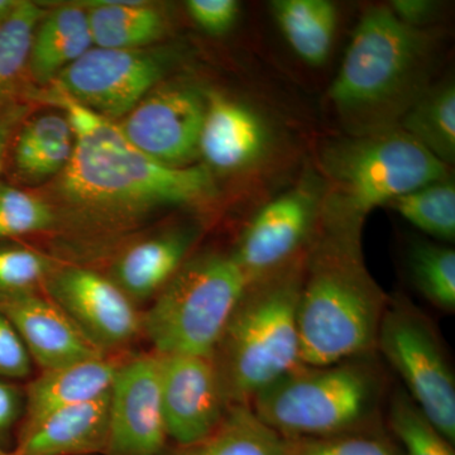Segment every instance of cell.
<instances>
[{
	"mask_svg": "<svg viewBox=\"0 0 455 455\" xmlns=\"http://www.w3.org/2000/svg\"><path fill=\"white\" fill-rule=\"evenodd\" d=\"M110 391L103 396L22 423L12 455L106 454Z\"/></svg>",
	"mask_w": 455,
	"mask_h": 455,
	"instance_id": "2e32d148",
	"label": "cell"
},
{
	"mask_svg": "<svg viewBox=\"0 0 455 455\" xmlns=\"http://www.w3.org/2000/svg\"><path fill=\"white\" fill-rule=\"evenodd\" d=\"M164 71L163 60L147 51L94 46L57 75L56 92L113 121L151 92Z\"/></svg>",
	"mask_w": 455,
	"mask_h": 455,
	"instance_id": "9c48e42d",
	"label": "cell"
},
{
	"mask_svg": "<svg viewBox=\"0 0 455 455\" xmlns=\"http://www.w3.org/2000/svg\"><path fill=\"white\" fill-rule=\"evenodd\" d=\"M55 223V212L50 204L0 181V242L44 232Z\"/></svg>",
	"mask_w": 455,
	"mask_h": 455,
	"instance_id": "4dcf8cb0",
	"label": "cell"
},
{
	"mask_svg": "<svg viewBox=\"0 0 455 455\" xmlns=\"http://www.w3.org/2000/svg\"><path fill=\"white\" fill-rule=\"evenodd\" d=\"M397 127L443 164L455 160V88L453 84L429 88L407 109Z\"/></svg>",
	"mask_w": 455,
	"mask_h": 455,
	"instance_id": "d4e9b609",
	"label": "cell"
},
{
	"mask_svg": "<svg viewBox=\"0 0 455 455\" xmlns=\"http://www.w3.org/2000/svg\"><path fill=\"white\" fill-rule=\"evenodd\" d=\"M0 455H12L9 453V451H3V449H0Z\"/></svg>",
	"mask_w": 455,
	"mask_h": 455,
	"instance_id": "f35d334b",
	"label": "cell"
},
{
	"mask_svg": "<svg viewBox=\"0 0 455 455\" xmlns=\"http://www.w3.org/2000/svg\"><path fill=\"white\" fill-rule=\"evenodd\" d=\"M12 147L20 178L41 181L65 169L73 154V130L66 116L44 114L22 124Z\"/></svg>",
	"mask_w": 455,
	"mask_h": 455,
	"instance_id": "603a6c76",
	"label": "cell"
},
{
	"mask_svg": "<svg viewBox=\"0 0 455 455\" xmlns=\"http://www.w3.org/2000/svg\"><path fill=\"white\" fill-rule=\"evenodd\" d=\"M313 184L300 185L263 206L245 228L233 259L248 283L267 276L302 254L319 214Z\"/></svg>",
	"mask_w": 455,
	"mask_h": 455,
	"instance_id": "4fadbf2b",
	"label": "cell"
},
{
	"mask_svg": "<svg viewBox=\"0 0 455 455\" xmlns=\"http://www.w3.org/2000/svg\"><path fill=\"white\" fill-rule=\"evenodd\" d=\"M163 355L122 362L110 390L109 435L104 455H164L166 424L161 400Z\"/></svg>",
	"mask_w": 455,
	"mask_h": 455,
	"instance_id": "8fae6325",
	"label": "cell"
},
{
	"mask_svg": "<svg viewBox=\"0 0 455 455\" xmlns=\"http://www.w3.org/2000/svg\"><path fill=\"white\" fill-rule=\"evenodd\" d=\"M433 42L390 7L367 9L353 33L329 100L352 136L397 127L429 89Z\"/></svg>",
	"mask_w": 455,
	"mask_h": 455,
	"instance_id": "7a4b0ae2",
	"label": "cell"
},
{
	"mask_svg": "<svg viewBox=\"0 0 455 455\" xmlns=\"http://www.w3.org/2000/svg\"><path fill=\"white\" fill-rule=\"evenodd\" d=\"M436 5L429 0H395L390 5L392 13L405 25L420 28L430 20Z\"/></svg>",
	"mask_w": 455,
	"mask_h": 455,
	"instance_id": "8d00e7d4",
	"label": "cell"
},
{
	"mask_svg": "<svg viewBox=\"0 0 455 455\" xmlns=\"http://www.w3.org/2000/svg\"><path fill=\"white\" fill-rule=\"evenodd\" d=\"M55 263L33 248L0 242V302L40 293Z\"/></svg>",
	"mask_w": 455,
	"mask_h": 455,
	"instance_id": "f546056e",
	"label": "cell"
},
{
	"mask_svg": "<svg viewBox=\"0 0 455 455\" xmlns=\"http://www.w3.org/2000/svg\"><path fill=\"white\" fill-rule=\"evenodd\" d=\"M305 253L248 283L212 359L228 405H251L263 388L301 366L298 307Z\"/></svg>",
	"mask_w": 455,
	"mask_h": 455,
	"instance_id": "5b68a950",
	"label": "cell"
},
{
	"mask_svg": "<svg viewBox=\"0 0 455 455\" xmlns=\"http://www.w3.org/2000/svg\"><path fill=\"white\" fill-rule=\"evenodd\" d=\"M26 113L27 108L16 101L0 107V172L4 169L14 136L23 124Z\"/></svg>",
	"mask_w": 455,
	"mask_h": 455,
	"instance_id": "d590c367",
	"label": "cell"
},
{
	"mask_svg": "<svg viewBox=\"0 0 455 455\" xmlns=\"http://www.w3.org/2000/svg\"><path fill=\"white\" fill-rule=\"evenodd\" d=\"M46 12L33 2L20 0L13 13L0 25V107L13 103L23 73L28 68L33 36Z\"/></svg>",
	"mask_w": 455,
	"mask_h": 455,
	"instance_id": "484cf974",
	"label": "cell"
},
{
	"mask_svg": "<svg viewBox=\"0 0 455 455\" xmlns=\"http://www.w3.org/2000/svg\"><path fill=\"white\" fill-rule=\"evenodd\" d=\"M372 355L301 366L254 396L251 407L283 438H326L376 427L385 379Z\"/></svg>",
	"mask_w": 455,
	"mask_h": 455,
	"instance_id": "8992f818",
	"label": "cell"
},
{
	"mask_svg": "<svg viewBox=\"0 0 455 455\" xmlns=\"http://www.w3.org/2000/svg\"><path fill=\"white\" fill-rule=\"evenodd\" d=\"M194 238L176 230L139 242L116 259L109 278L136 305L156 298L184 265Z\"/></svg>",
	"mask_w": 455,
	"mask_h": 455,
	"instance_id": "d6986e66",
	"label": "cell"
},
{
	"mask_svg": "<svg viewBox=\"0 0 455 455\" xmlns=\"http://www.w3.org/2000/svg\"><path fill=\"white\" fill-rule=\"evenodd\" d=\"M281 32L307 65L324 64L331 55L338 12L328 0H276L271 5Z\"/></svg>",
	"mask_w": 455,
	"mask_h": 455,
	"instance_id": "cb8c5ba5",
	"label": "cell"
},
{
	"mask_svg": "<svg viewBox=\"0 0 455 455\" xmlns=\"http://www.w3.org/2000/svg\"><path fill=\"white\" fill-rule=\"evenodd\" d=\"M92 44L88 13L80 5H64L46 13L33 36L28 68L40 84L52 82Z\"/></svg>",
	"mask_w": 455,
	"mask_h": 455,
	"instance_id": "ffe728a7",
	"label": "cell"
},
{
	"mask_svg": "<svg viewBox=\"0 0 455 455\" xmlns=\"http://www.w3.org/2000/svg\"><path fill=\"white\" fill-rule=\"evenodd\" d=\"M247 286L232 254L187 259L143 314V333L161 355L212 357Z\"/></svg>",
	"mask_w": 455,
	"mask_h": 455,
	"instance_id": "52a82bcc",
	"label": "cell"
},
{
	"mask_svg": "<svg viewBox=\"0 0 455 455\" xmlns=\"http://www.w3.org/2000/svg\"><path fill=\"white\" fill-rule=\"evenodd\" d=\"M25 395L14 383L0 381V449L8 451L5 444L9 434L25 410Z\"/></svg>",
	"mask_w": 455,
	"mask_h": 455,
	"instance_id": "e575fe53",
	"label": "cell"
},
{
	"mask_svg": "<svg viewBox=\"0 0 455 455\" xmlns=\"http://www.w3.org/2000/svg\"><path fill=\"white\" fill-rule=\"evenodd\" d=\"M267 140L265 123L252 109L217 92L206 98L199 154L212 169L251 166L265 154Z\"/></svg>",
	"mask_w": 455,
	"mask_h": 455,
	"instance_id": "e0dca14e",
	"label": "cell"
},
{
	"mask_svg": "<svg viewBox=\"0 0 455 455\" xmlns=\"http://www.w3.org/2000/svg\"><path fill=\"white\" fill-rule=\"evenodd\" d=\"M286 439L267 427L251 405H229L204 438L167 448L164 455H284Z\"/></svg>",
	"mask_w": 455,
	"mask_h": 455,
	"instance_id": "44dd1931",
	"label": "cell"
},
{
	"mask_svg": "<svg viewBox=\"0 0 455 455\" xmlns=\"http://www.w3.org/2000/svg\"><path fill=\"white\" fill-rule=\"evenodd\" d=\"M0 311L16 328L29 357L42 371L107 355L44 293L0 302Z\"/></svg>",
	"mask_w": 455,
	"mask_h": 455,
	"instance_id": "9a60e30c",
	"label": "cell"
},
{
	"mask_svg": "<svg viewBox=\"0 0 455 455\" xmlns=\"http://www.w3.org/2000/svg\"><path fill=\"white\" fill-rule=\"evenodd\" d=\"M388 299L364 265L361 244L320 233L305 253L299 299L302 366L376 355Z\"/></svg>",
	"mask_w": 455,
	"mask_h": 455,
	"instance_id": "3957f363",
	"label": "cell"
},
{
	"mask_svg": "<svg viewBox=\"0 0 455 455\" xmlns=\"http://www.w3.org/2000/svg\"><path fill=\"white\" fill-rule=\"evenodd\" d=\"M32 372V359L16 328L0 311V379H22Z\"/></svg>",
	"mask_w": 455,
	"mask_h": 455,
	"instance_id": "d6a6232c",
	"label": "cell"
},
{
	"mask_svg": "<svg viewBox=\"0 0 455 455\" xmlns=\"http://www.w3.org/2000/svg\"><path fill=\"white\" fill-rule=\"evenodd\" d=\"M161 400L167 435L175 445L208 435L229 407L212 357L203 355H163Z\"/></svg>",
	"mask_w": 455,
	"mask_h": 455,
	"instance_id": "5bb4252c",
	"label": "cell"
},
{
	"mask_svg": "<svg viewBox=\"0 0 455 455\" xmlns=\"http://www.w3.org/2000/svg\"><path fill=\"white\" fill-rule=\"evenodd\" d=\"M65 110L74 134L70 160L60 173L64 202L92 217L127 218L155 208L191 205L215 193L206 166H167L143 154L118 124L59 92L50 95Z\"/></svg>",
	"mask_w": 455,
	"mask_h": 455,
	"instance_id": "6da1fadb",
	"label": "cell"
},
{
	"mask_svg": "<svg viewBox=\"0 0 455 455\" xmlns=\"http://www.w3.org/2000/svg\"><path fill=\"white\" fill-rule=\"evenodd\" d=\"M122 362L114 355H103L42 371L40 376L27 386L22 423L103 396L112 390Z\"/></svg>",
	"mask_w": 455,
	"mask_h": 455,
	"instance_id": "ac0fdd59",
	"label": "cell"
},
{
	"mask_svg": "<svg viewBox=\"0 0 455 455\" xmlns=\"http://www.w3.org/2000/svg\"><path fill=\"white\" fill-rule=\"evenodd\" d=\"M388 205L425 235L448 243L454 241L455 187L449 178L410 191Z\"/></svg>",
	"mask_w": 455,
	"mask_h": 455,
	"instance_id": "4316f807",
	"label": "cell"
},
{
	"mask_svg": "<svg viewBox=\"0 0 455 455\" xmlns=\"http://www.w3.org/2000/svg\"><path fill=\"white\" fill-rule=\"evenodd\" d=\"M410 272L416 289L439 310H455V251L418 241L410 248Z\"/></svg>",
	"mask_w": 455,
	"mask_h": 455,
	"instance_id": "83f0119b",
	"label": "cell"
},
{
	"mask_svg": "<svg viewBox=\"0 0 455 455\" xmlns=\"http://www.w3.org/2000/svg\"><path fill=\"white\" fill-rule=\"evenodd\" d=\"M44 292L100 352L114 355L143 333V314L124 292L92 269L53 268Z\"/></svg>",
	"mask_w": 455,
	"mask_h": 455,
	"instance_id": "30bf717a",
	"label": "cell"
},
{
	"mask_svg": "<svg viewBox=\"0 0 455 455\" xmlns=\"http://www.w3.org/2000/svg\"><path fill=\"white\" fill-rule=\"evenodd\" d=\"M206 98L196 88L152 90L119 125L137 148L157 163L182 167L199 154Z\"/></svg>",
	"mask_w": 455,
	"mask_h": 455,
	"instance_id": "7c38bea8",
	"label": "cell"
},
{
	"mask_svg": "<svg viewBox=\"0 0 455 455\" xmlns=\"http://www.w3.org/2000/svg\"><path fill=\"white\" fill-rule=\"evenodd\" d=\"M326 179L320 233L361 243L368 215L410 191L449 178L448 166L400 127L350 136L320 157Z\"/></svg>",
	"mask_w": 455,
	"mask_h": 455,
	"instance_id": "277c9868",
	"label": "cell"
},
{
	"mask_svg": "<svg viewBox=\"0 0 455 455\" xmlns=\"http://www.w3.org/2000/svg\"><path fill=\"white\" fill-rule=\"evenodd\" d=\"M388 425L403 455H455L453 443L436 429L403 388L391 395Z\"/></svg>",
	"mask_w": 455,
	"mask_h": 455,
	"instance_id": "f1b7e54d",
	"label": "cell"
},
{
	"mask_svg": "<svg viewBox=\"0 0 455 455\" xmlns=\"http://www.w3.org/2000/svg\"><path fill=\"white\" fill-rule=\"evenodd\" d=\"M18 2H20V0H0V25L13 13L14 9H16L18 5Z\"/></svg>",
	"mask_w": 455,
	"mask_h": 455,
	"instance_id": "74e56055",
	"label": "cell"
},
{
	"mask_svg": "<svg viewBox=\"0 0 455 455\" xmlns=\"http://www.w3.org/2000/svg\"><path fill=\"white\" fill-rule=\"evenodd\" d=\"M376 350L396 371L416 405L454 444V373L429 317L403 296L388 299Z\"/></svg>",
	"mask_w": 455,
	"mask_h": 455,
	"instance_id": "ba28073f",
	"label": "cell"
},
{
	"mask_svg": "<svg viewBox=\"0 0 455 455\" xmlns=\"http://www.w3.org/2000/svg\"><path fill=\"white\" fill-rule=\"evenodd\" d=\"M284 455H403L400 448L379 427L326 436V438H284Z\"/></svg>",
	"mask_w": 455,
	"mask_h": 455,
	"instance_id": "1f68e13d",
	"label": "cell"
},
{
	"mask_svg": "<svg viewBox=\"0 0 455 455\" xmlns=\"http://www.w3.org/2000/svg\"><path fill=\"white\" fill-rule=\"evenodd\" d=\"M80 7L88 13L92 44L100 49L140 50L164 32L163 14L146 2L92 0Z\"/></svg>",
	"mask_w": 455,
	"mask_h": 455,
	"instance_id": "7402d4cb",
	"label": "cell"
},
{
	"mask_svg": "<svg viewBox=\"0 0 455 455\" xmlns=\"http://www.w3.org/2000/svg\"><path fill=\"white\" fill-rule=\"evenodd\" d=\"M187 7L194 22L211 35L229 31L241 8L235 0H190Z\"/></svg>",
	"mask_w": 455,
	"mask_h": 455,
	"instance_id": "836d02e7",
	"label": "cell"
}]
</instances>
